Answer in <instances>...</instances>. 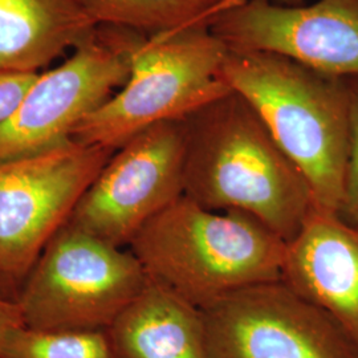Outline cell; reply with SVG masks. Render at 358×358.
Here are the masks:
<instances>
[{
  "label": "cell",
  "instance_id": "obj_9",
  "mask_svg": "<svg viewBox=\"0 0 358 358\" xmlns=\"http://www.w3.org/2000/svg\"><path fill=\"white\" fill-rule=\"evenodd\" d=\"M202 312L208 358H358L338 324L282 280L245 288Z\"/></svg>",
  "mask_w": 358,
  "mask_h": 358
},
{
  "label": "cell",
  "instance_id": "obj_16",
  "mask_svg": "<svg viewBox=\"0 0 358 358\" xmlns=\"http://www.w3.org/2000/svg\"><path fill=\"white\" fill-rule=\"evenodd\" d=\"M349 94V154L346 166L345 194L340 215L358 226V77L346 78Z\"/></svg>",
  "mask_w": 358,
  "mask_h": 358
},
{
  "label": "cell",
  "instance_id": "obj_3",
  "mask_svg": "<svg viewBox=\"0 0 358 358\" xmlns=\"http://www.w3.org/2000/svg\"><path fill=\"white\" fill-rule=\"evenodd\" d=\"M148 276L206 309L245 288L282 280L287 242L254 217L182 195L129 244Z\"/></svg>",
  "mask_w": 358,
  "mask_h": 358
},
{
  "label": "cell",
  "instance_id": "obj_18",
  "mask_svg": "<svg viewBox=\"0 0 358 358\" xmlns=\"http://www.w3.org/2000/svg\"><path fill=\"white\" fill-rule=\"evenodd\" d=\"M24 327L23 313L17 301L0 294V353L13 333Z\"/></svg>",
  "mask_w": 358,
  "mask_h": 358
},
{
  "label": "cell",
  "instance_id": "obj_4",
  "mask_svg": "<svg viewBox=\"0 0 358 358\" xmlns=\"http://www.w3.org/2000/svg\"><path fill=\"white\" fill-rule=\"evenodd\" d=\"M227 52L208 26L145 36L128 83L84 118L72 138L117 150L157 124L186 120L230 93L220 77Z\"/></svg>",
  "mask_w": 358,
  "mask_h": 358
},
{
  "label": "cell",
  "instance_id": "obj_7",
  "mask_svg": "<svg viewBox=\"0 0 358 358\" xmlns=\"http://www.w3.org/2000/svg\"><path fill=\"white\" fill-rule=\"evenodd\" d=\"M142 35L99 27L75 53L38 78L0 127V161L48 150L72 140L84 118L128 83Z\"/></svg>",
  "mask_w": 358,
  "mask_h": 358
},
{
  "label": "cell",
  "instance_id": "obj_5",
  "mask_svg": "<svg viewBox=\"0 0 358 358\" xmlns=\"http://www.w3.org/2000/svg\"><path fill=\"white\" fill-rule=\"evenodd\" d=\"M148 280L131 251L66 222L38 257L16 301L29 329L106 331Z\"/></svg>",
  "mask_w": 358,
  "mask_h": 358
},
{
  "label": "cell",
  "instance_id": "obj_19",
  "mask_svg": "<svg viewBox=\"0 0 358 358\" xmlns=\"http://www.w3.org/2000/svg\"><path fill=\"white\" fill-rule=\"evenodd\" d=\"M278 4L282 6H289V7H294V6H303L304 0H275Z\"/></svg>",
  "mask_w": 358,
  "mask_h": 358
},
{
  "label": "cell",
  "instance_id": "obj_14",
  "mask_svg": "<svg viewBox=\"0 0 358 358\" xmlns=\"http://www.w3.org/2000/svg\"><path fill=\"white\" fill-rule=\"evenodd\" d=\"M97 27H117L146 36L208 26L244 0H76Z\"/></svg>",
  "mask_w": 358,
  "mask_h": 358
},
{
  "label": "cell",
  "instance_id": "obj_13",
  "mask_svg": "<svg viewBox=\"0 0 358 358\" xmlns=\"http://www.w3.org/2000/svg\"><path fill=\"white\" fill-rule=\"evenodd\" d=\"M97 28L76 0H0V71H38Z\"/></svg>",
  "mask_w": 358,
  "mask_h": 358
},
{
  "label": "cell",
  "instance_id": "obj_12",
  "mask_svg": "<svg viewBox=\"0 0 358 358\" xmlns=\"http://www.w3.org/2000/svg\"><path fill=\"white\" fill-rule=\"evenodd\" d=\"M106 333L117 358H208L202 309L150 278Z\"/></svg>",
  "mask_w": 358,
  "mask_h": 358
},
{
  "label": "cell",
  "instance_id": "obj_8",
  "mask_svg": "<svg viewBox=\"0 0 358 358\" xmlns=\"http://www.w3.org/2000/svg\"><path fill=\"white\" fill-rule=\"evenodd\" d=\"M186 141L185 120L134 136L115 150L68 222L115 247L129 245L185 194Z\"/></svg>",
  "mask_w": 358,
  "mask_h": 358
},
{
  "label": "cell",
  "instance_id": "obj_2",
  "mask_svg": "<svg viewBox=\"0 0 358 358\" xmlns=\"http://www.w3.org/2000/svg\"><path fill=\"white\" fill-rule=\"evenodd\" d=\"M220 77L252 106L303 174L315 207L340 214L350 136L346 78L276 53L238 51L227 52Z\"/></svg>",
  "mask_w": 358,
  "mask_h": 358
},
{
  "label": "cell",
  "instance_id": "obj_17",
  "mask_svg": "<svg viewBox=\"0 0 358 358\" xmlns=\"http://www.w3.org/2000/svg\"><path fill=\"white\" fill-rule=\"evenodd\" d=\"M38 73L0 71V127L15 113Z\"/></svg>",
  "mask_w": 358,
  "mask_h": 358
},
{
  "label": "cell",
  "instance_id": "obj_1",
  "mask_svg": "<svg viewBox=\"0 0 358 358\" xmlns=\"http://www.w3.org/2000/svg\"><path fill=\"white\" fill-rule=\"evenodd\" d=\"M185 122L183 195L213 211L254 217L292 241L316 208L313 196L252 106L231 90Z\"/></svg>",
  "mask_w": 358,
  "mask_h": 358
},
{
  "label": "cell",
  "instance_id": "obj_15",
  "mask_svg": "<svg viewBox=\"0 0 358 358\" xmlns=\"http://www.w3.org/2000/svg\"><path fill=\"white\" fill-rule=\"evenodd\" d=\"M0 358H117L106 331L45 332L20 328Z\"/></svg>",
  "mask_w": 358,
  "mask_h": 358
},
{
  "label": "cell",
  "instance_id": "obj_6",
  "mask_svg": "<svg viewBox=\"0 0 358 358\" xmlns=\"http://www.w3.org/2000/svg\"><path fill=\"white\" fill-rule=\"evenodd\" d=\"M115 150L69 140L0 161V294L16 300L28 275Z\"/></svg>",
  "mask_w": 358,
  "mask_h": 358
},
{
  "label": "cell",
  "instance_id": "obj_10",
  "mask_svg": "<svg viewBox=\"0 0 358 358\" xmlns=\"http://www.w3.org/2000/svg\"><path fill=\"white\" fill-rule=\"evenodd\" d=\"M210 29L229 51L269 52L327 76L358 77V0H244Z\"/></svg>",
  "mask_w": 358,
  "mask_h": 358
},
{
  "label": "cell",
  "instance_id": "obj_11",
  "mask_svg": "<svg viewBox=\"0 0 358 358\" xmlns=\"http://www.w3.org/2000/svg\"><path fill=\"white\" fill-rule=\"evenodd\" d=\"M282 282L336 321L358 349V226L315 208L287 243Z\"/></svg>",
  "mask_w": 358,
  "mask_h": 358
}]
</instances>
